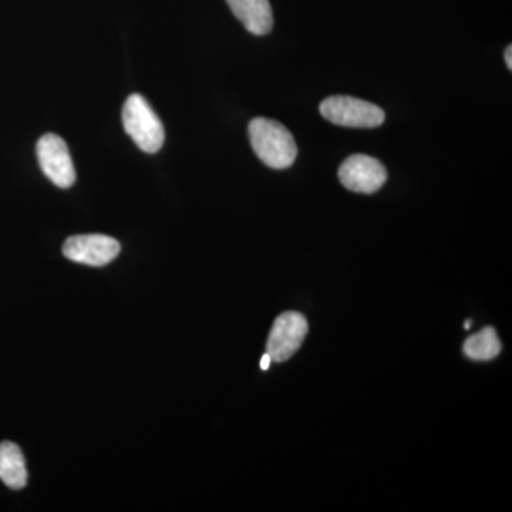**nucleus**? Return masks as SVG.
<instances>
[{
	"label": "nucleus",
	"mask_w": 512,
	"mask_h": 512,
	"mask_svg": "<svg viewBox=\"0 0 512 512\" xmlns=\"http://www.w3.org/2000/svg\"><path fill=\"white\" fill-rule=\"evenodd\" d=\"M320 114L330 123L348 128H376L386 119L376 104L350 96L328 97L320 103Z\"/></svg>",
	"instance_id": "3"
},
{
	"label": "nucleus",
	"mask_w": 512,
	"mask_h": 512,
	"mask_svg": "<svg viewBox=\"0 0 512 512\" xmlns=\"http://www.w3.org/2000/svg\"><path fill=\"white\" fill-rule=\"evenodd\" d=\"M471 326V320H467L466 323H464V329H470Z\"/></svg>",
	"instance_id": "13"
},
{
	"label": "nucleus",
	"mask_w": 512,
	"mask_h": 512,
	"mask_svg": "<svg viewBox=\"0 0 512 512\" xmlns=\"http://www.w3.org/2000/svg\"><path fill=\"white\" fill-rule=\"evenodd\" d=\"M339 180L346 190L357 194H375L386 183L387 170L376 158L356 154L340 165Z\"/></svg>",
	"instance_id": "6"
},
{
	"label": "nucleus",
	"mask_w": 512,
	"mask_h": 512,
	"mask_svg": "<svg viewBox=\"0 0 512 512\" xmlns=\"http://www.w3.org/2000/svg\"><path fill=\"white\" fill-rule=\"evenodd\" d=\"M505 63H507L508 69L512 70V47L508 46L505 49Z\"/></svg>",
	"instance_id": "11"
},
{
	"label": "nucleus",
	"mask_w": 512,
	"mask_h": 512,
	"mask_svg": "<svg viewBox=\"0 0 512 512\" xmlns=\"http://www.w3.org/2000/svg\"><path fill=\"white\" fill-rule=\"evenodd\" d=\"M124 130L141 151L156 154L164 146L165 133L160 117L141 94H131L123 107Z\"/></svg>",
	"instance_id": "2"
},
{
	"label": "nucleus",
	"mask_w": 512,
	"mask_h": 512,
	"mask_svg": "<svg viewBox=\"0 0 512 512\" xmlns=\"http://www.w3.org/2000/svg\"><path fill=\"white\" fill-rule=\"evenodd\" d=\"M0 480L12 490H22L28 483L25 457L18 444L10 441L0 444Z\"/></svg>",
	"instance_id": "9"
},
{
	"label": "nucleus",
	"mask_w": 512,
	"mask_h": 512,
	"mask_svg": "<svg viewBox=\"0 0 512 512\" xmlns=\"http://www.w3.org/2000/svg\"><path fill=\"white\" fill-rule=\"evenodd\" d=\"M308 330V322L301 313L285 312L279 315L266 342V353L271 356L272 362L281 363L291 359L301 349Z\"/></svg>",
	"instance_id": "5"
},
{
	"label": "nucleus",
	"mask_w": 512,
	"mask_h": 512,
	"mask_svg": "<svg viewBox=\"0 0 512 512\" xmlns=\"http://www.w3.org/2000/svg\"><path fill=\"white\" fill-rule=\"evenodd\" d=\"M120 244L107 235H76L63 245V255L77 264L104 266L110 264L120 254Z\"/></svg>",
	"instance_id": "7"
},
{
	"label": "nucleus",
	"mask_w": 512,
	"mask_h": 512,
	"mask_svg": "<svg viewBox=\"0 0 512 512\" xmlns=\"http://www.w3.org/2000/svg\"><path fill=\"white\" fill-rule=\"evenodd\" d=\"M227 3L252 35H268L274 28V15L269 0H227Z\"/></svg>",
	"instance_id": "8"
},
{
	"label": "nucleus",
	"mask_w": 512,
	"mask_h": 512,
	"mask_svg": "<svg viewBox=\"0 0 512 512\" xmlns=\"http://www.w3.org/2000/svg\"><path fill=\"white\" fill-rule=\"evenodd\" d=\"M271 362H272L271 356H269L268 353H266V355L262 356V359H261V369L268 370L269 366H271Z\"/></svg>",
	"instance_id": "12"
},
{
	"label": "nucleus",
	"mask_w": 512,
	"mask_h": 512,
	"mask_svg": "<svg viewBox=\"0 0 512 512\" xmlns=\"http://www.w3.org/2000/svg\"><path fill=\"white\" fill-rule=\"evenodd\" d=\"M501 352V342L493 328H484L464 343V353L470 359L485 362L495 359Z\"/></svg>",
	"instance_id": "10"
},
{
	"label": "nucleus",
	"mask_w": 512,
	"mask_h": 512,
	"mask_svg": "<svg viewBox=\"0 0 512 512\" xmlns=\"http://www.w3.org/2000/svg\"><path fill=\"white\" fill-rule=\"evenodd\" d=\"M249 140L259 160L275 170L292 167L298 157L291 131L278 121L256 117L249 123Z\"/></svg>",
	"instance_id": "1"
},
{
	"label": "nucleus",
	"mask_w": 512,
	"mask_h": 512,
	"mask_svg": "<svg viewBox=\"0 0 512 512\" xmlns=\"http://www.w3.org/2000/svg\"><path fill=\"white\" fill-rule=\"evenodd\" d=\"M36 156L43 174L56 187H72L76 181V170H74L69 147L62 137L56 136V134H46L40 138L37 141Z\"/></svg>",
	"instance_id": "4"
}]
</instances>
